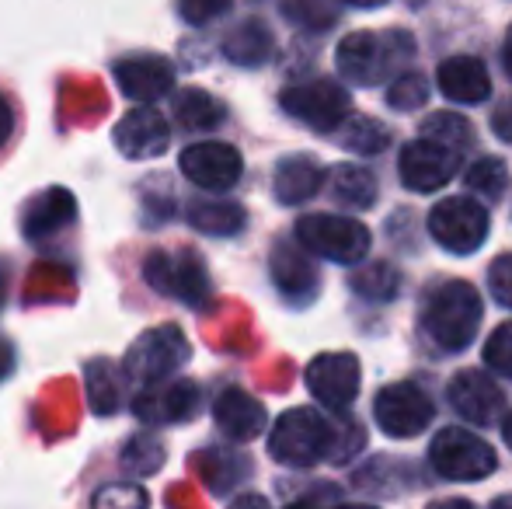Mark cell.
I'll use <instances>...</instances> for the list:
<instances>
[{
	"label": "cell",
	"instance_id": "cell-2",
	"mask_svg": "<svg viewBox=\"0 0 512 509\" xmlns=\"http://www.w3.org/2000/svg\"><path fill=\"white\" fill-rule=\"evenodd\" d=\"M411 53H415V42L408 32H352L338 42L335 63L345 81L370 88L391 77V70Z\"/></svg>",
	"mask_w": 512,
	"mask_h": 509
},
{
	"label": "cell",
	"instance_id": "cell-10",
	"mask_svg": "<svg viewBox=\"0 0 512 509\" xmlns=\"http://www.w3.org/2000/svg\"><path fill=\"white\" fill-rule=\"evenodd\" d=\"M373 419L387 436L408 440V436H418L432 422V401L422 387L411 381L391 384L373 401Z\"/></svg>",
	"mask_w": 512,
	"mask_h": 509
},
{
	"label": "cell",
	"instance_id": "cell-19",
	"mask_svg": "<svg viewBox=\"0 0 512 509\" xmlns=\"http://www.w3.org/2000/svg\"><path fill=\"white\" fill-rule=\"evenodd\" d=\"M213 419H216V426L223 429V436H230V440H237V443H248L265 429V408H262V401L251 398L241 387H227V391L216 398Z\"/></svg>",
	"mask_w": 512,
	"mask_h": 509
},
{
	"label": "cell",
	"instance_id": "cell-12",
	"mask_svg": "<svg viewBox=\"0 0 512 509\" xmlns=\"http://www.w3.org/2000/svg\"><path fill=\"white\" fill-rule=\"evenodd\" d=\"M398 168H401V182H405L411 192H436L457 175L460 150L422 136V140L405 143Z\"/></svg>",
	"mask_w": 512,
	"mask_h": 509
},
{
	"label": "cell",
	"instance_id": "cell-38",
	"mask_svg": "<svg viewBox=\"0 0 512 509\" xmlns=\"http://www.w3.org/2000/svg\"><path fill=\"white\" fill-rule=\"evenodd\" d=\"M492 129H495V136H499V140H509L512 143V102H506L502 109H495Z\"/></svg>",
	"mask_w": 512,
	"mask_h": 509
},
{
	"label": "cell",
	"instance_id": "cell-47",
	"mask_svg": "<svg viewBox=\"0 0 512 509\" xmlns=\"http://www.w3.org/2000/svg\"><path fill=\"white\" fill-rule=\"evenodd\" d=\"M492 509H512V496H502V499H495Z\"/></svg>",
	"mask_w": 512,
	"mask_h": 509
},
{
	"label": "cell",
	"instance_id": "cell-33",
	"mask_svg": "<svg viewBox=\"0 0 512 509\" xmlns=\"http://www.w3.org/2000/svg\"><path fill=\"white\" fill-rule=\"evenodd\" d=\"M429 102V84L422 74H401L398 81L387 88V105L398 112H415Z\"/></svg>",
	"mask_w": 512,
	"mask_h": 509
},
{
	"label": "cell",
	"instance_id": "cell-40",
	"mask_svg": "<svg viewBox=\"0 0 512 509\" xmlns=\"http://www.w3.org/2000/svg\"><path fill=\"white\" fill-rule=\"evenodd\" d=\"M11 370H14V349L7 339H0V384L11 377Z\"/></svg>",
	"mask_w": 512,
	"mask_h": 509
},
{
	"label": "cell",
	"instance_id": "cell-43",
	"mask_svg": "<svg viewBox=\"0 0 512 509\" xmlns=\"http://www.w3.org/2000/svg\"><path fill=\"white\" fill-rule=\"evenodd\" d=\"M286 509H321V499L307 496V499H300V503H293V506H286Z\"/></svg>",
	"mask_w": 512,
	"mask_h": 509
},
{
	"label": "cell",
	"instance_id": "cell-37",
	"mask_svg": "<svg viewBox=\"0 0 512 509\" xmlns=\"http://www.w3.org/2000/svg\"><path fill=\"white\" fill-rule=\"evenodd\" d=\"M488 290L495 293L502 307H512V255H502L488 269Z\"/></svg>",
	"mask_w": 512,
	"mask_h": 509
},
{
	"label": "cell",
	"instance_id": "cell-39",
	"mask_svg": "<svg viewBox=\"0 0 512 509\" xmlns=\"http://www.w3.org/2000/svg\"><path fill=\"white\" fill-rule=\"evenodd\" d=\"M11 133H14V105L0 95V147L11 140Z\"/></svg>",
	"mask_w": 512,
	"mask_h": 509
},
{
	"label": "cell",
	"instance_id": "cell-30",
	"mask_svg": "<svg viewBox=\"0 0 512 509\" xmlns=\"http://www.w3.org/2000/svg\"><path fill=\"white\" fill-rule=\"evenodd\" d=\"M464 182L471 192H481V199H499L509 185V171L499 157H481L478 164H471Z\"/></svg>",
	"mask_w": 512,
	"mask_h": 509
},
{
	"label": "cell",
	"instance_id": "cell-42",
	"mask_svg": "<svg viewBox=\"0 0 512 509\" xmlns=\"http://www.w3.org/2000/svg\"><path fill=\"white\" fill-rule=\"evenodd\" d=\"M429 509H474V503H467V499H443V503H432Z\"/></svg>",
	"mask_w": 512,
	"mask_h": 509
},
{
	"label": "cell",
	"instance_id": "cell-22",
	"mask_svg": "<svg viewBox=\"0 0 512 509\" xmlns=\"http://www.w3.org/2000/svg\"><path fill=\"white\" fill-rule=\"evenodd\" d=\"M324 182V171L317 161H310V157H286V161H279L276 168V199L286 206H297V203H307L310 196H314L317 189H321Z\"/></svg>",
	"mask_w": 512,
	"mask_h": 509
},
{
	"label": "cell",
	"instance_id": "cell-14",
	"mask_svg": "<svg viewBox=\"0 0 512 509\" xmlns=\"http://www.w3.org/2000/svg\"><path fill=\"white\" fill-rule=\"evenodd\" d=\"M307 387L324 408H349L359 394V360L352 353H321L307 367Z\"/></svg>",
	"mask_w": 512,
	"mask_h": 509
},
{
	"label": "cell",
	"instance_id": "cell-27",
	"mask_svg": "<svg viewBox=\"0 0 512 509\" xmlns=\"http://www.w3.org/2000/svg\"><path fill=\"white\" fill-rule=\"evenodd\" d=\"M272 276H276L279 290L283 293H297L314 286V269L310 262H304V255H297L290 245H279L272 255Z\"/></svg>",
	"mask_w": 512,
	"mask_h": 509
},
{
	"label": "cell",
	"instance_id": "cell-5",
	"mask_svg": "<svg viewBox=\"0 0 512 509\" xmlns=\"http://www.w3.org/2000/svg\"><path fill=\"white\" fill-rule=\"evenodd\" d=\"M297 238L307 252L331 258V262L356 265L370 255V231L352 217L335 213H310L297 220Z\"/></svg>",
	"mask_w": 512,
	"mask_h": 509
},
{
	"label": "cell",
	"instance_id": "cell-6",
	"mask_svg": "<svg viewBox=\"0 0 512 509\" xmlns=\"http://www.w3.org/2000/svg\"><path fill=\"white\" fill-rule=\"evenodd\" d=\"M143 276L157 293L178 304L203 307L209 300V272L203 258L192 252H154L143 265Z\"/></svg>",
	"mask_w": 512,
	"mask_h": 509
},
{
	"label": "cell",
	"instance_id": "cell-4",
	"mask_svg": "<svg viewBox=\"0 0 512 509\" xmlns=\"http://www.w3.org/2000/svg\"><path fill=\"white\" fill-rule=\"evenodd\" d=\"M189 339L178 325H161L143 332L122 360V374L140 387L161 384L189 363Z\"/></svg>",
	"mask_w": 512,
	"mask_h": 509
},
{
	"label": "cell",
	"instance_id": "cell-44",
	"mask_svg": "<svg viewBox=\"0 0 512 509\" xmlns=\"http://www.w3.org/2000/svg\"><path fill=\"white\" fill-rule=\"evenodd\" d=\"M502 440H506V447L512 450V412L506 415V422H502Z\"/></svg>",
	"mask_w": 512,
	"mask_h": 509
},
{
	"label": "cell",
	"instance_id": "cell-34",
	"mask_svg": "<svg viewBox=\"0 0 512 509\" xmlns=\"http://www.w3.org/2000/svg\"><path fill=\"white\" fill-rule=\"evenodd\" d=\"M485 363H488V370H495V374H502L512 381V321L499 325L492 335H488Z\"/></svg>",
	"mask_w": 512,
	"mask_h": 509
},
{
	"label": "cell",
	"instance_id": "cell-8",
	"mask_svg": "<svg viewBox=\"0 0 512 509\" xmlns=\"http://www.w3.org/2000/svg\"><path fill=\"white\" fill-rule=\"evenodd\" d=\"M429 457H432V468L443 478H453V482H478V478L492 475L495 464H499L495 461V450L481 436L453 426L436 433Z\"/></svg>",
	"mask_w": 512,
	"mask_h": 509
},
{
	"label": "cell",
	"instance_id": "cell-15",
	"mask_svg": "<svg viewBox=\"0 0 512 509\" xmlns=\"http://www.w3.org/2000/svg\"><path fill=\"white\" fill-rule=\"evenodd\" d=\"M112 140L122 157H129V161H147V157L164 154V147H168V140H171V126L157 109L140 105V109L126 112V116L115 123Z\"/></svg>",
	"mask_w": 512,
	"mask_h": 509
},
{
	"label": "cell",
	"instance_id": "cell-9",
	"mask_svg": "<svg viewBox=\"0 0 512 509\" xmlns=\"http://www.w3.org/2000/svg\"><path fill=\"white\" fill-rule=\"evenodd\" d=\"M286 116L300 119L310 129H321V133H331L345 116H349L352 102H349V91L342 88L338 81H307V84H293V88L283 91L279 98Z\"/></svg>",
	"mask_w": 512,
	"mask_h": 509
},
{
	"label": "cell",
	"instance_id": "cell-11",
	"mask_svg": "<svg viewBox=\"0 0 512 509\" xmlns=\"http://www.w3.org/2000/svg\"><path fill=\"white\" fill-rule=\"evenodd\" d=\"M178 168H182V175L189 178L192 185H199V189L227 192V189H234L237 178H241L244 161L230 143L203 140V143H192V147L182 150Z\"/></svg>",
	"mask_w": 512,
	"mask_h": 509
},
{
	"label": "cell",
	"instance_id": "cell-28",
	"mask_svg": "<svg viewBox=\"0 0 512 509\" xmlns=\"http://www.w3.org/2000/svg\"><path fill=\"white\" fill-rule=\"evenodd\" d=\"M338 140H342V147L356 150V154H380V150H387V143H391V133H387V126L377 123V119L359 116L342 126Z\"/></svg>",
	"mask_w": 512,
	"mask_h": 509
},
{
	"label": "cell",
	"instance_id": "cell-23",
	"mask_svg": "<svg viewBox=\"0 0 512 509\" xmlns=\"http://www.w3.org/2000/svg\"><path fill=\"white\" fill-rule=\"evenodd\" d=\"M331 196L345 206L366 210V206L377 203V178L366 168H359V164H338L331 171Z\"/></svg>",
	"mask_w": 512,
	"mask_h": 509
},
{
	"label": "cell",
	"instance_id": "cell-36",
	"mask_svg": "<svg viewBox=\"0 0 512 509\" xmlns=\"http://www.w3.org/2000/svg\"><path fill=\"white\" fill-rule=\"evenodd\" d=\"M283 14H290L293 21H300V25H307V28H328L331 21H335V11L321 7L317 0H286Z\"/></svg>",
	"mask_w": 512,
	"mask_h": 509
},
{
	"label": "cell",
	"instance_id": "cell-26",
	"mask_svg": "<svg viewBox=\"0 0 512 509\" xmlns=\"http://www.w3.org/2000/svg\"><path fill=\"white\" fill-rule=\"evenodd\" d=\"M398 283L401 276L391 262H366L363 269L352 272V290L370 300H394L398 297Z\"/></svg>",
	"mask_w": 512,
	"mask_h": 509
},
{
	"label": "cell",
	"instance_id": "cell-32",
	"mask_svg": "<svg viewBox=\"0 0 512 509\" xmlns=\"http://www.w3.org/2000/svg\"><path fill=\"white\" fill-rule=\"evenodd\" d=\"M122 464H126L129 471H136V475H150V471H157L164 464V447L154 440V436L140 433L126 443V450H122Z\"/></svg>",
	"mask_w": 512,
	"mask_h": 509
},
{
	"label": "cell",
	"instance_id": "cell-48",
	"mask_svg": "<svg viewBox=\"0 0 512 509\" xmlns=\"http://www.w3.org/2000/svg\"><path fill=\"white\" fill-rule=\"evenodd\" d=\"M338 509H377V506H338Z\"/></svg>",
	"mask_w": 512,
	"mask_h": 509
},
{
	"label": "cell",
	"instance_id": "cell-21",
	"mask_svg": "<svg viewBox=\"0 0 512 509\" xmlns=\"http://www.w3.org/2000/svg\"><path fill=\"white\" fill-rule=\"evenodd\" d=\"M276 49V39H272L269 25L258 18L241 21L237 28H230L227 39H223V56L237 67H262L265 60Z\"/></svg>",
	"mask_w": 512,
	"mask_h": 509
},
{
	"label": "cell",
	"instance_id": "cell-46",
	"mask_svg": "<svg viewBox=\"0 0 512 509\" xmlns=\"http://www.w3.org/2000/svg\"><path fill=\"white\" fill-rule=\"evenodd\" d=\"M342 4H352V7H380L387 0H342Z\"/></svg>",
	"mask_w": 512,
	"mask_h": 509
},
{
	"label": "cell",
	"instance_id": "cell-17",
	"mask_svg": "<svg viewBox=\"0 0 512 509\" xmlns=\"http://www.w3.org/2000/svg\"><path fill=\"white\" fill-rule=\"evenodd\" d=\"M450 401L467 422H474V426L495 422L502 412V405H506L499 384H495L488 374H481V370H460V374L450 381Z\"/></svg>",
	"mask_w": 512,
	"mask_h": 509
},
{
	"label": "cell",
	"instance_id": "cell-1",
	"mask_svg": "<svg viewBox=\"0 0 512 509\" xmlns=\"http://www.w3.org/2000/svg\"><path fill=\"white\" fill-rule=\"evenodd\" d=\"M425 335L446 353H464L481 328V297L471 283L453 279L439 286L422 311Z\"/></svg>",
	"mask_w": 512,
	"mask_h": 509
},
{
	"label": "cell",
	"instance_id": "cell-20",
	"mask_svg": "<svg viewBox=\"0 0 512 509\" xmlns=\"http://www.w3.org/2000/svg\"><path fill=\"white\" fill-rule=\"evenodd\" d=\"M74 217H77L74 196H70L67 189H49V192H42L39 199L28 203L25 217H21V231L32 241H42V238H49V234L63 231Z\"/></svg>",
	"mask_w": 512,
	"mask_h": 509
},
{
	"label": "cell",
	"instance_id": "cell-45",
	"mask_svg": "<svg viewBox=\"0 0 512 509\" xmlns=\"http://www.w3.org/2000/svg\"><path fill=\"white\" fill-rule=\"evenodd\" d=\"M502 60H506V74L512 77V32H509V39H506V53H502Z\"/></svg>",
	"mask_w": 512,
	"mask_h": 509
},
{
	"label": "cell",
	"instance_id": "cell-29",
	"mask_svg": "<svg viewBox=\"0 0 512 509\" xmlns=\"http://www.w3.org/2000/svg\"><path fill=\"white\" fill-rule=\"evenodd\" d=\"M422 136L436 143H446L453 150H467L474 143V133H471V123L457 112H432L429 119L422 123Z\"/></svg>",
	"mask_w": 512,
	"mask_h": 509
},
{
	"label": "cell",
	"instance_id": "cell-35",
	"mask_svg": "<svg viewBox=\"0 0 512 509\" xmlns=\"http://www.w3.org/2000/svg\"><path fill=\"white\" fill-rule=\"evenodd\" d=\"M234 7V0H178V14L189 25H209V21L223 18Z\"/></svg>",
	"mask_w": 512,
	"mask_h": 509
},
{
	"label": "cell",
	"instance_id": "cell-13",
	"mask_svg": "<svg viewBox=\"0 0 512 509\" xmlns=\"http://www.w3.org/2000/svg\"><path fill=\"white\" fill-rule=\"evenodd\" d=\"M112 74L122 95L140 105L161 102V98L171 95V88H175V67H171L168 56H157V53L122 56L112 67Z\"/></svg>",
	"mask_w": 512,
	"mask_h": 509
},
{
	"label": "cell",
	"instance_id": "cell-3",
	"mask_svg": "<svg viewBox=\"0 0 512 509\" xmlns=\"http://www.w3.org/2000/svg\"><path fill=\"white\" fill-rule=\"evenodd\" d=\"M335 450V429L314 408H290V412L279 415L269 433V454L279 464H290V468H314L317 461H324Z\"/></svg>",
	"mask_w": 512,
	"mask_h": 509
},
{
	"label": "cell",
	"instance_id": "cell-31",
	"mask_svg": "<svg viewBox=\"0 0 512 509\" xmlns=\"http://www.w3.org/2000/svg\"><path fill=\"white\" fill-rule=\"evenodd\" d=\"M91 509H150V496L136 482H115V485H102L95 492Z\"/></svg>",
	"mask_w": 512,
	"mask_h": 509
},
{
	"label": "cell",
	"instance_id": "cell-24",
	"mask_svg": "<svg viewBox=\"0 0 512 509\" xmlns=\"http://www.w3.org/2000/svg\"><path fill=\"white\" fill-rule=\"evenodd\" d=\"M223 116H227L223 102H216L203 88H189L175 98V119L185 129H216L223 123Z\"/></svg>",
	"mask_w": 512,
	"mask_h": 509
},
{
	"label": "cell",
	"instance_id": "cell-7",
	"mask_svg": "<svg viewBox=\"0 0 512 509\" xmlns=\"http://www.w3.org/2000/svg\"><path fill=\"white\" fill-rule=\"evenodd\" d=\"M429 234L453 255H471L488 238V210L478 199H443L429 213Z\"/></svg>",
	"mask_w": 512,
	"mask_h": 509
},
{
	"label": "cell",
	"instance_id": "cell-25",
	"mask_svg": "<svg viewBox=\"0 0 512 509\" xmlns=\"http://www.w3.org/2000/svg\"><path fill=\"white\" fill-rule=\"evenodd\" d=\"M244 210L237 203H192L189 224L213 238H230L244 227Z\"/></svg>",
	"mask_w": 512,
	"mask_h": 509
},
{
	"label": "cell",
	"instance_id": "cell-18",
	"mask_svg": "<svg viewBox=\"0 0 512 509\" xmlns=\"http://www.w3.org/2000/svg\"><path fill=\"white\" fill-rule=\"evenodd\" d=\"M436 81L439 91L460 105H481L492 95V81H488V70L478 56H450V60H443L436 70Z\"/></svg>",
	"mask_w": 512,
	"mask_h": 509
},
{
	"label": "cell",
	"instance_id": "cell-16",
	"mask_svg": "<svg viewBox=\"0 0 512 509\" xmlns=\"http://www.w3.org/2000/svg\"><path fill=\"white\" fill-rule=\"evenodd\" d=\"M133 412L147 426L157 422H185L199 412V387L192 381H171V384H150L136 394Z\"/></svg>",
	"mask_w": 512,
	"mask_h": 509
},
{
	"label": "cell",
	"instance_id": "cell-41",
	"mask_svg": "<svg viewBox=\"0 0 512 509\" xmlns=\"http://www.w3.org/2000/svg\"><path fill=\"white\" fill-rule=\"evenodd\" d=\"M230 509H272V506H269V499H265V496H255V492H248V496L234 499Z\"/></svg>",
	"mask_w": 512,
	"mask_h": 509
}]
</instances>
